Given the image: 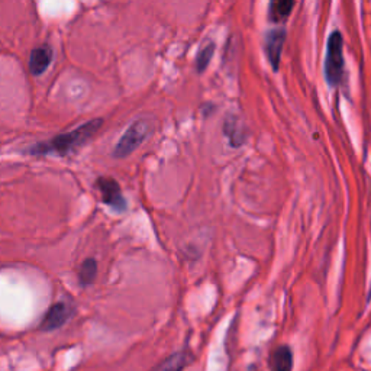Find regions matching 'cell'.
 <instances>
[{"label":"cell","instance_id":"obj_1","mask_svg":"<svg viewBox=\"0 0 371 371\" xmlns=\"http://www.w3.org/2000/svg\"><path fill=\"white\" fill-rule=\"evenodd\" d=\"M103 125L102 119H93L80 125L78 128L57 135L55 138L40 142V144L30 148V154L35 155H67L70 153H74L77 148L84 146Z\"/></svg>","mask_w":371,"mask_h":371},{"label":"cell","instance_id":"obj_9","mask_svg":"<svg viewBox=\"0 0 371 371\" xmlns=\"http://www.w3.org/2000/svg\"><path fill=\"white\" fill-rule=\"evenodd\" d=\"M223 132L225 135L230 138V142L232 147H240L242 146V142L245 141L244 139V132H242V128L240 126L237 118H228L225 121V125H223Z\"/></svg>","mask_w":371,"mask_h":371},{"label":"cell","instance_id":"obj_3","mask_svg":"<svg viewBox=\"0 0 371 371\" xmlns=\"http://www.w3.org/2000/svg\"><path fill=\"white\" fill-rule=\"evenodd\" d=\"M150 134V125L146 119H138L125 131V134L119 138L118 144L113 148V157L115 158H125L135 153L142 142L147 139Z\"/></svg>","mask_w":371,"mask_h":371},{"label":"cell","instance_id":"obj_8","mask_svg":"<svg viewBox=\"0 0 371 371\" xmlns=\"http://www.w3.org/2000/svg\"><path fill=\"white\" fill-rule=\"evenodd\" d=\"M271 371H292L293 368V354L286 346L278 347L271 357Z\"/></svg>","mask_w":371,"mask_h":371},{"label":"cell","instance_id":"obj_13","mask_svg":"<svg viewBox=\"0 0 371 371\" xmlns=\"http://www.w3.org/2000/svg\"><path fill=\"white\" fill-rule=\"evenodd\" d=\"M213 52H215V44L213 42H208L206 45L202 47L201 51H199L197 59H196V69L199 73H204L208 69L212 57H213Z\"/></svg>","mask_w":371,"mask_h":371},{"label":"cell","instance_id":"obj_7","mask_svg":"<svg viewBox=\"0 0 371 371\" xmlns=\"http://www.w3.org/2000/svg\"><path fill=\"white\" fill-rule=\"evenodd\" d=\"M51 61H52V49L48 45H42L31 51L28 67H30V71L34 76H41L47 71Z\"/></svg>","mask_w":371,"mask_h":371},{"label":"cell","instance_id":"obj_12","mask_svg":"<svg viewBox=\"0 0 371 371\" xmlns=\"http://www.w3.org/2000/svg\"><path fill=\"white\" fill-rule=\"evenodd\" d=\"M186 364H187L186 354L177 353L175 355L168 357L163 363H160L153 371H183Z\"/></svg>","mask_w":371,"mask_h":371},{"label":"cell","instance_id":"obj_5","mask_svg":"<svg viewBox=\"0 0 371 371\" xmlns=\"http://www.w3.org/2000/svg\"><path fill=\"white\" fill-rule=\"evenodd\" d=\"M71 307L64 303V302H59L55 303L49 307V310L47 312V315L44 317V321L41 322V329L45 332L49 331H55L61 328L71 317Z\"/></svg>","mask_w":371,"mask_h":371},{"label":"cell","instance_id":"obj_4","mask_svg":"<svg viewBox=\"0 0 371 371\" xmlns=\"http://www.w3.org/2000/svg\"><path fill=\"white\" fill-rule=\"evenodd\" d=\"M96 189L99 190L102 201L110 209L117 212L126 211V201L122 194L119 183L112 177H99L96 180Z\"/></svg>","mask_w":371,"mask_h":371},{"label":"cell","instance_id":"obj_6","mask_svg":"<svg viewBox=\"0 0 371 371\" xmlns=\"http://www.w3.org/2000/svg\"><path fill=\"white\" fill-rule=\"evenodd\" d=\"M284 41H286V31L284 30H273L266 34V54L274 71H277L280 67V57Z\"/></svg>","mask_w":371,"mask_h":371},{"label":"cell","instance_id":"obj_10","mask_svg":"<svg viewBox=\"0 0 371 371\" xmlns=\"http://www.w3.org/2000/svg\"><path fill=\"white\" fill-rule=\"evenodd\" d=\"M295 2H288V0H281V2L270 4V20L281 22L288 19L295 8Z\"/></svg>","mask_w":371,"mask_h":371},{"label":"cell","instance_id":"obj_2","mask_svg":"<svg viewBox=\"0 0 371 371\" xmlns=\"http://www.w3.org/2000/svg\"><path fill=\"white\" fill-rule=\"evenodd\" d=\"M344 40L338 31H334L328 38L326 59H325V78L329 86L339 84L344 74V54H342Z\"/></svg>","mask_w":371,"mask_h":371},{"label":"cell","instance_id":"obj_11","mask_svg":"<svg viewBox=\"0 0 371 371\" xmlns=\"http://www.w3.org/2000/svg\"><path fill=\"white\" fill-rule=\"evenodd\" d=\"M98 276V263L95 259L84 260L78 270V280L81 286H89Z\"/></svg>","mask_w":371,"mask_h":371}]
</instances>
